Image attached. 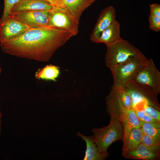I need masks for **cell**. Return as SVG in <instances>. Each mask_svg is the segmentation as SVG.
<instances>
[{
  "label": "cell",
  "instance_id": "cell-1",
  "mask_svg": "<svg viewBox=\"0 0 160 160\" xmlns=\"http://www.w3.org/2000/svg\"><path fill=\"white\" fill-rule=\"evenodd\" d=\"M73 36L69 31L49 27L30 28L17 37L0 42V45L5 53L47 62Z\"/></svg>",
  "mask_w": 160,
  "mask_h": 160
},
{
  "label": "cell",
  "instance_id": "cell-2",
  "mask_svg": "<svg viewBox=\"0 0 160 160\" xmlns=\"http://www.w3.org/2000/svg\"><path fill=\"white\" fill-rule=\"evenodd\" d=\"M147 59L142 52L110 69L116 89L125 88L132 82Z\"/></svg>",
  "mask_w": 160,
  "mask_h": 160
},
{
  "label": "cell",
  "instance_id": "cell-3",
  "mask_svg": "<svg viewBox=\"0 0 160 160\" xmlns=\"http://www.w3.org/2000/svg\"><path fill=\"white\" fill-rule=\"evenodd\" d=\"M111 120L107 126L101 128H93L91 130L94 141L98 151L105 153L113 142L119 140H123V128L119 118L114 115L110 116Z\"/></svg>",
  "mask_w": 160,
  "mask_h": 160
},
{
  "label": "cell",
  "instance_id": "cell-4",
  "mask_svg": "<svg viewBox=\"0 0 160 160\" xmlns=\"http://www.w3.org/2000/svg\"><path fill=\"white\" fill-rule=\"evenodd\" d=\"M132 82L147 94L157 98L160 92V72L152 59H147Z\"/></svg>",
  "mask_w": 160,
  "mask_h": 160
},
{
  "label": "cell",
  "instance_id": "cell-5",
  "mask_svg": "<svg viewBox=\"0 0 160 160\" xmlns=\"http://www.w3.org/2000/svg\"><path fill=\"white\" fill-rule=\"evenodd\" d=\"M107 48L105 61L106 66L109 69L142 52L129 41L123 39L107 46Z\"/></svg>",
  "mask_w": 160,
  "mask_h": 160
},
{
  "label": "cell",
  "instance_id": "cell-6",
  "mask_svg": "<svg viewBox=\"0 0 160 160\" xmlns=\"http://www.w3.org/2000/svg\"><path fill=\"white\" fill-rule=\"evenodd\" d=\"M49 27L66 30L75 36L79 32V21L63 8L53 6L48 11Z\"/></svg>",
  "mask_w": 160,
  "mask_h": 160
},
{
  "label": "cell",
  "instance_id": "cell-7",
  "mask_svg": "<svg viewBox=\"0 0 160 160\" xmlns=\"http://www.w3.org/2000/svg\"><path fill=\"white\" fill-rule=\"evenodd\" d=\"M9 15L30 28L49 27L48 11H30Z\"/></svg>",
  "mask_w": 160,
  "mask_h": 160
},
{
  "label": "cell",
  "instance_id": "cell-8",
  "mask_svg": "<svg viewBox=\"0 0 160 160\" xmlns=\"http://www.w3.org/2000/svg\"><path fill=\"white\" fill-rule=\"evenodd\" d=\"M30 28L9 15L0 20V42L17 37Z\"/></svg>",
  "mask_w": 160,
  "mask_h": 160
},
{
  "label": "cell",
  "instance_id": "cell-9",
  "mask_svg": "<svg viewBox=\"0 0 160 160\" xmlns=\"http://www.w3.org/2000/svg\"><path fill=\"white\" fill-rule=\"evenodd\" d=\"M116 10L112 6L101 11L91 34L90 40L96 43L103 31L116 20Z\"/></svg>",
  "mask_w": 160,
  "mask_h": 160
},
{
  "label": "cell",
  "instance_id": "cell-10",
  "mask_svg": "<svg viewBox=\"0 0 160 160\" xmlns=\"http://www.w3.org/2000/svg\"><path fill=\"white\" fill-rule=\"evenodd\" d=\"M53 6L44 0H21L12 8L10 13L33 11H49Z\"/></svg>",
  "mask_w": 160,
  "mask_h": 160
},
{
  "label": "cell",
  "instance_id": "cell-11",
  "mask_svg": "<svg viewBox=\"0 0 160 160\" xmlns=\"http://www.w3.org/2000/svg\"><path fill=\"white\" fill-rule=\"evenodd\" d=\"M65 9L79 21L84 11L96 0H58Z\"/></svg>",
  "mask_w": 160,
  "mask_h": 160
},
{
  "label": "cell",
  "instance_id": "cell-12",
  "mask_svg": "<svg viewBox=\"0 0 160 160\" xmlns=\"http://www.w3.org/2000/svg\"><path fill=\"white\" fill-rule=\"evenodd\" d=\"M159 149L147 146L142 143L136 149L126 152H122L125 158L134 159L150 160L156 159L159 156Z\"/></svg>",
  "mask_w": 160,
  "mask_h": 160
},
{
  "label": "cell",
  "instance_id": "cell-13",
  "mask_svg": "<svg viewBox=\"0 0 160 160\" xmlns=\"http://www.w3.org/2000/svg\"><path fill=\"white\" fill-rule=\"evenodd\" d=\"M77 134L86 143V149L84 160H103L108 156L109 154L107 152L102 153L99 151L94 141L93 135L87 136L79 132H78Z\"/></svg>",
  "mask_w": 160,
  "mask_h": 160
},
{
  "label": "cell",
  "instance_id": "cell-14",
  "mask_svg": "<svg viewBox=\"0 0 160 160\" xmlns=\"http://www.w3.org/2000/svg\"><path fill=\"white\" fill-rule=\"evenodd\" d=\"M120 33V24L116 20L103 31L96 43H103L107 46L116 43L122 39Z\"/></svg>",
  "mask_w": 160,
  "mask_h": 160
},
{
  "label": "cell",
  "instance_id": "cell-15",
  "mask_svg": "<svg viewBox=\"0 0 160 160\" xmlns=\"http://www.w3.org/2000/svg\"><path fill=\"white\" fill-rule=\"evenodd\" d=\"M143 133L141 128H133L127 137L123 141L122 152L136 149L141 143Z\"/></svg>",
  "mask_w": 160,
  "mask_h": 160
},
{
  "label": "cell",
  "instance_id": "cell-16",
  "mask_svg": "<svg viewBox=\"0 0 160 160\" xmlns=\"http://www.w3.org/2000/svg\"><path fill=\"white\" fill-rule=\"evenodd\" d=\"M60 71L58 67L52 65H48L39 69L35 74L37 79L55 81L58 77Z\"/></svg>",
  "mask_w": 160,
  "mask_h": 160
},
{
  "label": "cell",
  "instance_id": "cell-17",
  "mask_svg": "<svg viewBox=\"0 0 160 160\" xmlns=\"http://www.w3.org/2000/svg\"><path fill=\"white\" fill-rule=\"evenodd\" d=\"M141 128L143 134L160 140V124L159 122H147L140 121Z\"/></svg>",
  "mask_w": 160,
  "mask_h": 160
},
{
  "label": "cell",
  "instance_id": "cell-18",
  "mask_svg": "<svg viewBox=\"0 0 160 160\" xmlns=\"http://www.w3.org/2000/svg\"><path fill=\"white\" fill-rule=\"evenodd\" d=\"M122 118H124L132 128H141L140 121L132 108H125L123 111L120 121Z\"/></svg>",
  "mask_w": 160,
  "mask_h": 160
},
{
  "label": "cell",
  "instance_id": "cell-19",
  "mask_svg": "<svg viewBox=\"0 0 160 160\" xmlns=\"http://www.w3.org/2000/svg\"><path fill=\"white\" fill-rule=\"evenodd\" d=\"M116 89L120 99L124 106L127 108H132V100L131 98L125 88Z\"/></svg>",
  "mask_w": 160,
  "mask_h": 160
},
{
  "label": "cell",
  "instance_id": "cell-20",
  "mask_svg": "<svg viewBox=\"0 0 160 160\" xmlns=\"http://www.w3.org/2000/svg\"><path fill=\"white\" fill-rule=\"evenodd\" d=\"M160 141L153 137L143 133L142 143L147 146L159 149Z\"/></svg>",
  "mask_w": 160,
  "mask_h": 160
},
{
  "label": "cell",
  "instance_id": "cell-21",
  "mask_svg": "<svg viewBox=\"0 0 160 160\" xmlns=\"http://www.w3.org/2000/svg\"><path fill=\"white\" fill-rule=\"evenodd\" d=\"M21 0H4V8L3 14L0 20H2L7 17L10 14L12 8Z\"/></svg>",
  "mask_w": 160,
  "mask_h": 160
},
{
  "label": "cell",
  "instance_id": "cell-22",
  "mask_svg": "<svg viewBox=\"0 0 160 160\" xmlns=\"http://www.w3.org/2000/svg\"><path fill=\"white\" fill-rule=\"evenodd\" d=\"M148 21L149 28L156 32L160 30V17L150 14Z\"/></svg>",
  "mask_w": 160,
  "mask_h": 160
},
{
  "label": "cell",
  "instance_id": "cell-23",
  "mask_svg": "<svg viewBox=\"0 0 160 160\" xmlns=\"http://www.w3.org/2000/svg\"><path fill=\"white\" fill-rule=\"evenodd\" d=\"M143 110L153 119L160 122V112L159 110L149 105H147Z\"/></svg>",
  "mask_w": 160,
  "mask_h": 160
},
{
  "label": "cell",
  "instance_id": "cell-24",
  "mask_svg": "<svg viewBox=\"0 0 160 160\" xmlns=\"http://www.w3.org/2000/svg\"><path fill=\"white\" fill-rule=\"evenodd\" d=\"M137 117L140 121L147 122H159L147 114L144 110L135 111Z\"/></svg>",
  "mask_w": 160,
  "mask_h": 160
},
{
  "label": "cell",
  "instance_id": "cell-25",
  "mask_svg": "<svg viewBox=\"0 0 160 160\" xmlns=\"http://www.w3.org/2000/svg\"><path fill=\"white\" fill-rule=\"evenodd\" d=\"M150 14L160 17V5L157 3H153L149 5Z\"/></svg>",
  "mask_w": 160,
  "mask_h": 160
},
{
  "label": "cell",
  "instance_id": "cell-26",
  "mask_svg": "<svg viewBox=\"0 0 160 160\" xmlns=\"http://www.w3.org/2000/svg\"><path fill=\"white\" fill-rule=\"evenodd\" d=\"M49 3L53 6H58L61 7L58 0H44Z\"/></svg>",
  "mask_w": 160,
  "mask_h": 160
},
{
  "label": "cell",
  "instance_id": "cell-27",
  "mask_svg": "<svg viewBox=\"0 0 160 160\" xmlns=\"http://www.w3.org/2000/svg\"><path fill=\"white\" fill-rule=\"evenodd\" d=\"M1 116H2V114L0 111V127H1Z\"/></svg>",
  "mask_w": 160,
  "mask_h": 160
},
{
  "label": "cell",
  "instance_id": "cell-28",
  "mask_svg": "<svg viewBox=\"0 0 160 160\" xmlns=\"http://www.w3.org/2000/svg\"><path fill=\"white\" fill-rule=\"evenodd\" d=\"M1 66L0 65V76L1 73Z\"/></svg>",
  "mask_w": 160,
  "mask_h": 160
},
{
  "label": "cell",
  "instance_id": "cell-29",
  "mask_svg": "<svg viewBox=\"0 0 160 160\" xmlns=\"http://www.w3.org/2000/svg\"><path fill=\"white\" fill-rule=\"evenodd\" d=\"M1 127H0V135L1 132Z\"/></svg>",
  "mask_w": 160,
  "mask_h": 160
}]
</instances>
